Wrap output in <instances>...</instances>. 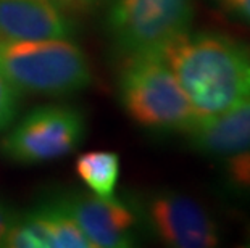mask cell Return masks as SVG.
<instances>
[{"label": "cell", "mask_w": 250, "mask_h": 248, "mask_svg": "<svg viewBox=\"0 0 250 248\" xmlns=\"http://www.w3.org/2000/svg\"><path fill=\"white\" fill-rule=\"evenodd\" d=\"M84 116L66 105H42L24 114L3 137L0 150L10 161L37 165L57 160L81 145Z\"/></svg>", "instance_id": "obj_5"}, {"label": "cell", "mask_w": 250, "mask_h": 248, "mask_svg": "<svg viewBox=\"0 0 250 248\" xmlns=\"http://www.w3.org/2000/svg\"><path fill=\"white\" fill-rule=\"evenodd\" d=\"M21 92L0 73V134L7 131L17 118Z\"/></svg>", "instance_id": "obj_13"}, {"label": "cell", "mask_w": 250, "mask_h": 248, "mask_svg": "<svg viewBox=\"0 0 250 248\" xmlns=\"http://www.w3.org/2000/svg\"><path fill=\"white\" fill-rule=\"evenodd\" d=\"M23 218L41 248H94L60 200L42 203Z\"/></svg>", "instance_id": "obj_10"}, {"label": "cell", "mask_w": 250, "mask_h": 248, "mask_svg": "<svg viewBox=\"0 0 250 248\" xmlns=\"http://www.w3.org/2000/svg\"><path fill=\"white\" fill-rule=\"evenodd\" d=\"M194 150L210 156H229L250 150V100L220 114L199 119L186 133Z\"/></svg>", "instance_id": "obj_9"}, {"label": "cell", "mask_w": 250, "mask_h": 248, "mask_svg": "<svg viewBox=\"0 0 250 248\" xmlns=\"http://www.w3.org/2000/svg\"><path fill=\"white\" fill-rule=\"evenodd\" d=\"M118 94L126 113L146 129L189 133L199 119L160 54L127 57L118 77Z\"/></svg>", "instance_id": "obj_3"}, {"label": "cell", "mask_w": 250, "mask_h": 248, "mask_svg": "<svg viewBox=\"0 0 250 248\" xmlns=\"http://www.w3.org/2000/svg\"><path fill=\"white\" fill-rule=\"evenodd\" d=\"M144 218L162 244L174 248L220 245V228L211 214L188 195L173 191L150 193L144 202Z\"/></svg>", "instance_id": "obj_6"}, {"label": "cell", "mask_w": 250, "mask_h": 248, "mask_svg": "<svg viewBox=\"0 0 250 248\" xmlns=\"http://www.w3.org/2000/svg\"><path fill=\"white\" fill-rule=\"evenodd\" d=\"M74 24L54 0H0V39H70Z\"/></svg>", "instance_id": "obj_8"}, {"label": "cell", "mask_w": 250, "mask_h": 248, "mask_svg": "<svg viewBox=\"0 0 250 248\" xmlns=\"http://www.w3.org/2000/svg\"><path fill=\"white\" fill-rule=\"evenodd\" d=\"M225 172L234 191L250 195V150L225 156Z\"/></svg>", "instance_id": "obj_12"}, {"label": "cell", "mask_w": 250, "mask_h": 248, "mask_svg": "<svg viewBox=\"0 0 250 248\" xmlns=\"http://www.w3.org/2000/svg\"><path fill=\"white\" fill-rule=\"evenodd\" d=\"M0 73L21 94L45 97L73 95L92 82L86 54L70 39H0Z\"/></svg>", "instance_id": "obj_2"}, {"label": "cell", "mask_w": 250, "mask_h": 248, "mask_svg": "<svg viewBox=\"0 0 250 248\" xmlns=\"http://www.w3.org/2000/svg\"><path fill=\"white\" fill-rule=\"evenodd\" d=\"M13 218H15L13 211L10 210L3 202H0V244H2V239H3V235H5V230L8 229V226L13 221Z\"/></svg>", "instance_id": "obj_16"}, {"label": "cell", "mask_w": 250, "mask_h": 248, "mask_svg": "<svg viewBox=\"0 0 250 248\" xmlns=\"http://www.w3.org/2000/svg\"><path fill=\"white\" fill-rule=\"evenodd\" d=\"M160 55L199 119L250 100V45L246 42L189 29L169 42Z\"/></svg>", "instance_id": "obj_1"}, {"label": "cell", "mask_w": 250, "mask_h": 248, "mask_svg": "<svg viewBox=\"0 0 250 248\" xmlns=\"http://www.w3.org/2000/svg\"><path fill=\"white\" fill-rule=\"evenodd\" d=\"M94 248H126L136 244L137 216L121 200L70 193L58 198Z\"/></svg>", "instance_id": "obj_7"}, {"label": "cell", "mask_w": 250, "mask_h": 248, "mask_svg": "<svg viewBox=\"0 0 250 248\" xmlns=\"http://www.w3.org/2000/svg\"><path fill=\"white\" fill-rule=\"evenodd\" d=\"M65 13H84L94 8L100 0H54Z\"/></svg>", "instance_id": "obj_15"}, {"label": "cell", "mask_w": 250, "mask_h": 248, "mask_svg": "<svg viewBox=\"0 0 250 248\" xmlns=\"http://www.w3.org/2000/svg\"><path fill=\"white\" fill-rule=\"evenodd\" d=\"M76 174L94 195L111 198L120 177V156L105 150L83 153L76 160Z\"/></svg>", "instance_id": "obj_11"}, {"label": "cell", "mask_w": 250, "mask_h": 248, "mask_svg": "<svg viewBox=\"0 0 250 248\" xmlns=\"http://www.w3.org/2000/svg\"><path fill=\"white\" fill-rule=\"evenodd\" d=\"M213 2L229 18L250 26V0H213Z\"/></svg>", "instance_id": "obj_14"}, {"label": "cell", "mask_w": 250, "mask_h": 248, "mask_svg": "<svg viewBox=\"0 0 250 248\" xmlns=\"http://www.w3.org/2000/svg\"><path fill=\"white\" fill-rule=\"evenodd\" d=\"M194 13L195 0H111L107 29L126 57L160 54L190 29Z\"/></svg>", "instance_id": "obj_4"}]
</instances>
